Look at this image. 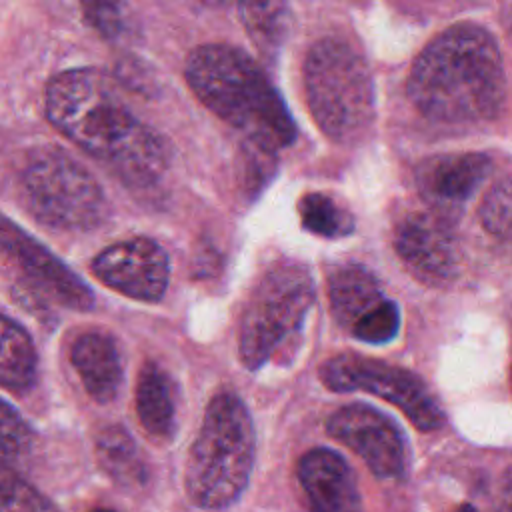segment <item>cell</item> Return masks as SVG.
<instances>
[{
	"mask_svg": "<svg viewBox=\"0 0 512 512\" xmlns=\"http://www.w3.org/2000/svg\"><path fill=\"white\" fill-rule=\"evenodd\" d=\"M96 458L100 468L122 486H140L146 480V466L132 436L122 426H106L96 436Z\"/></svg>",
	"mask_w": 512,
	"mask_h": 512,
	"instance_id": "cell-20",
	"label": "cell"
},
{
	"mask_svg": "<svg viewBox=\"0 0 512 512\" xmlns=\"http://www.w3.org/2000/svg\"><path fill=\"white\" fill-rule=\"evenodd\" d=\"M480 220L492 236H512V178L498 180L486 192L480 206Z\"/></svg>",
	"mask_w": 512,
	"mask_h": 512,
	"instance_id": "cell-24",
	"label": "cell"
},
{
	"mask_svg": "<svg viewBox=\"0 0 512 512\" xmlns=\"http://www.w3.org/2000/svg\"><path fill=\"white\" fill-rule=\"evenodd\" d=\"M492 162L480 152L444 154L428 158L418 168L422 196L440 210H454L464 204L488 178Z\"/></svg>",
	"mask_w": 512,
	"mask_h": 512,
	"instance_id": "cell-14",
	"label": "cell"
},
{
	"mask_svg": "<svg viewBox=\"0 0 512 512\" xmlns=\"http://www.w3.org/2000/svg\"><path fill=\"white\" fill-rule=\"evenodd\" d=\"M328 300L340 326L352 330L362 318L374 312L386 298L378 280L362 266L336 268L328 278Z\"/></svg>",
	"mask_w": 512,
	"mask_h": 512,
	"instance_id": "cell-16",
	"label": "cell"
},
{
	"mask_svg": "<svg viewBox=\"0 0 512 512\" xmlns=\"http://www.w3.org/2000/svg\"><path fill=\"white\" fill-rule=\"evenodd\" d=\"M406 90L412 104L432 120H492L506 102L498 44L476 24H454L418 54Z\"/></svg>",
	"mask_w": 512,
	"mask_h": 512,
	"instance_id": "cell-2",
	"label": "cell"
},
{
	"mask_svg": "<svg viewBox=\"0 0 512 512\" xmlns=\"http://www.w3.org/2000/svg\"><path fill=\"white\" fill-rule=\"evenodd\" d=\"M0 248L10 254L28 274V278L34 280L56 302L74 310H90L94 306V294L82 282V278L58 256H54L42 242L2 214Z\"/></svg>",
	"mask_w": 512,
	"mask_h": 512,
	"instance_id": "cell-11",
	"label": "cell"
},
{
	"mask_svg": "<svg viewBox=\"0 0 512 512\" xmlns=\"http://www.w3.org/2000/svg\"><path fill=\"white\" fill-rule=\"evenodd\" d=\"M186 80L196 98L248 140L278 150L296 138L294 120L262 68L240 48L206 44L186 62Z\"/></svg>",
	"mask_w": 512,
	"mask_h": 512,
	"instance_id": "cell-3",
	"label": "cell"
},
{
	"mask_svg": "<svg viewBox=\"0 0 512 512\" xmlns=\"http://www.w3.org/2000/svg\"><path fill=\"white\" fill-rule=\"evenodd\" d=\"M72 366L84 390L96 402L116 398L122 384V362L112 338L102 332H86L76 338L70 350Z\"/></svg>",
	"mask_w": 512,
	"mask_h": 512,
	"instance_id": "cell-15",
	"label": "cell"
},
{
	"mask_svg": "<svg viewBox=\"0 0 512 512\" xmlns=\"http://www.w3.org/2000/svg\"><path fill=\"white\" fill-rule=\"evenodd\" d=\"M20 190L30 214L52 228L90 230L108 216V202L96 178L58 148L40 150L30 158Z\"/></svg>",
	"mask_w": 512,
	"mask_h": 512,
	"instance_id": "cell-7",
	"label": "cell"
},
{
	"mask_svg": "<svg viewBox=\"0 0 512 512\" xmlns=\"http://www.w3.org/2000/svg\"><path fill=\"white\" fill-rule=\"evenodd\" d=\"M238 14L258 52L272 58L290 30L286 0H238Z\"/></svg>",
	"mask_w": 512,
	"mask_h": 512,
	"instance_id": "cell-19",
	"label": "cell"
},
{
	"mask_svg": "<svg viewBox=\"0 0 512 512\" xmlns=\"http://www.w3.org/2000/svg\"><path fill=\"white\" fill-rule=\"evenodd\" d=\"M200 2H204V4H208V6H220L224 0H200Z\"/></svg>",
	"mask_w": 512,
	"mask_h": 512,
	"instance_id": "cell-28",
	"label": "cell"
},
{
	"mask_svg": "<svg viewBox=\"0 0 512 512\" xmlns=\"http://www.w3.org/2000/svg\"><path fill=\"white\" fill-rule=\"evenodd\" d=\"M320 378L334 392L364 390L394 404L424 432L438 430L446 420L438 400L416 374L376 358L354 352L338 354L322 364Z\"/></svg>",
	"mask_w": 512,
	"mask_h": 512,
	"instance_id": "cell-8",
	"label": "cell"
},
{
	"mask_svg": "<svg viewBox=\"0 0 512 512\" xmlns=\"http://www.w3.org/2000/svg\"><path fill=\"white\" fill-rule=\"evenodd\" d=\"M84 20L102 38H118L124 30L126 8L124 0H80Z\"/></svg>",
	"mask_w": 512,
	"mask_h": 512,
	"instance_id": "cell-26",
	"label": "cell"
},
{
	"mask_svg": "<svg viewBox=\"0 0 512 512\" xmlns=\"http://www.w3.org/2000/svg\"><path fill=\"white\" fill-rule=\"evenodd\" d=\"M308 106L320 130L354 142L374 120V86L366 60L338 38L318 40L304 64Z\"/></svg>",
	"mask_w": 512,
	"mask_h": 512,
	"instance_id": "cell-5",
	"label": "cell"
},
{
	"mask_svg": "<svg viewBox=\"0 0 512 512\" xmlns=\"http://www.w3.org/2000/svg\"><path fill=\"white\" fill-rule=\"evenodd\" d=\"M400 328V312L392 300H384L374 312L362 318L350 332L368 344H384L390 342Z\"/></svg>",
	"mask_w": 512,
	"mask_h": 512,
	"instance_id": "cell-25",
	"label": "cell"
},
{
	"mask_svg": "<svg viewBox=\"0 0 512 512\" xmlns=\"http://www.w3.org/2000/svg\"><path fill=\"white\" fill-rule=\"evenodd\" d=\"M46 116L68 140L132 186H148L166 170L160 136L126 106L112 78L94 68L66 70L46 88Z\"/></svg>",
	"mask_w": 512,
	"mask_h": 512,
	"instance_id": "cell-1",
	"label": "cell"
},
{
	"mask_svg": "<svg viewBox=\"0 0 512 512\" xmlns=\"http://www.w3.org/2000/svg\"><path fill=\"white\" fill-rule=\"evenodd\" d=\"M456 512H476L472 506H462V508H458Z\"/></svg>",
	"mask_w": 512,
	"mask_h": 512,
	"instance_id": "cell-29",
	"label": "cell"
},
{
	"mask_svg": "<svg viewBox=\"0 0 512 512\" xmlns=\"http://www.w3.org/2000/svg\"><path fill=\"white\" fill-rule=\"evenodd\" d=\"M94 276L108 288L142 302H158L170 280V260L150 238H130L104 248L92 260Z\"/></svg>",
	"mask_w": 512,
	"mask_h": 512,
	"instance_id": "cell-9",
	"label": "cell"
},
{
	"mask_svg": "<svg viewBox=\"0 0 512 512\" xmlns=\"http://www.w3.org/2000/svg\"><path fill=\"white\" fill-rule=\"evenodd\" d=\"M32 430L8 402L0 400V474L14 472V464L30 450Z\"/></svg>",
	"mask_w": 512,
	"mask_h": 512,
	"instance_id": "cell-22",
	"label": "cell"
},
{
	"mask_svg": "<svg viewBox=\"0 0 512 512\" xmlns=\"http://www.w3.org/2000/svg\"><path fill=\"white\" fill-rule=\"evenodd\" d=\"M254 424L234 392L212 396L190 446L184 488L206 510L226 508L244 492L254 464Z\"/></svg>",
	"mask_w": 512,
	"mask_h": 512,
	"instance_id": "cell-4",
	"label": "cell"
},
{
	"mask_svg": "<svg viewBox=\"0 0 512 512\" xmlns=\"http://www.w3.org/2000/svg\"><path fill=\"white\" fill-rule=\"evenodd\" d=\"M326 430L356 452L378 478L404 474L408 460L404 438L378 410L366 404L342 406L328 418Z\"/></svg>",
	"mask_w": 512,
	"mask_h": 512,
	"instance_id": "cell-10",
	"label": "cell"
},
{
	"mask_svg": "<svg viewBox=\"0 0 512 512\" xmlns=\"http://www.w3.org/2000/svg\"><path fill=\"white\" fill-rule=\"evenodd\" d=\"M314 302V282L300 264L272 266L250 292L240 320L238 354L248 370L264 366L300 330Z\"/></svg>",
	"mask_w": 512,
	"mask_h": 512,
	"instance_id": "cell-6",
	"label": "cell"
},
{
	"mask_svg": "<svg viewBox=\"0 0 512 512\" xmlns=\"http://www.w3.org/2000/svg\"><path fill=\"white\" fill-rule=\"evenodd\" d=\"M494 512H512V466L498 480L494 494Z\"/></svg>",
	"mask_w": 512,
	"mask_h": 512,
	"instance_id": "cell-27",
	"label": "cell"
},
{
	"mask_svg": "<svg viewBox=\"0 0 512 512\" xmlns=\"http://www.w3.org/2000/svg\"><path fill=\"white\" fill-rule=\"evenodd\" d=\"M136 412L144 430L156 438H166L174 430V390L166 372L146 362L136 384Z\"/></svg>",
	"mask_w": 512,
	"mask_h": 512,
	"instance_id": "cell-17",
	"label": "cell"
},
{
	"mask_svg": "<svg viewBox=\"0 0 512 512\" xmlns=\"http://www.w3.org/2000/svg\"><path fill=\"white\" fill-rule=\"evenodd\" d=\"M298 480L312 512H362L356 478L334 450H308L298 462Z\"/></svg>",
	"mask_w": 512,
	"mask_h": 512,
	"instance_id": "cell-13",
	"label": "cell"
},
{
	"mask_svg": "<svg viewBox=\"0 0 512 512\" xmlns=\"http://www.w3.org/2000/svg\"><path fill=\"white\" fill-rule=\"evenodd\" d=\"M400 260L424 282L444 284L454 276L456 250L448 226L430 214H408L394 230Z\"/></svg>",
	"mask_w": 512,
	"mask_h": 512,
	"instance_id": "cell-12",
	"label": "cell"
},
{
	"mask_svg": "<svg viewBox=\"0 0 512 512\" xmlns=\"http://www.w3.org/2000/svg\"><path fill=\"white\" fill-rule=\"evenodd\" d=\"M0 512H60L52 500L14 472L0 474Z\"/></svg>",
	"mask_w": 512,
	"mask_h": 512,
	"instance_id": "cell-23",
	"label": "cell"
},
{
	"mask_svg": "<svg viewBox=\"0 0 512 512\" xmlns=\"http://www.w3.org/2000/svg\"><path fill=\"white\" fill-rule=\"evenodd\" d=\"M302 226L322 238H340L354 230V218L334 198L322 192H308L298 202Z\"/></svg>",
	"mask_w": 512,
	"mask_h": 512,
	"instance_id": "cell-21",
	"label": "cell"
},
{
	"mask_svg": "<svg viewBox=\"0 0 512 512\" xmlns=\"http://www.w3.org/2000/svg\"><path fill=\"white\" fill-rule=\"evenodd\" d=\"M38 354L30 334L8 316L0 314V386L26 390L34 384Z\"/></svg>",
	"mask_w": 512,
	"mask_h": 512,
	"instance_id": "cell-18",
	"label": "cell"
},
{
	"mask_svg": "<svg viewBox=\"0 0 512 512\" xmlns=\"http://www.w3.org/2000/svg\"><path fill=\"white\" fill-rule=\"evenodd\" d=\"M90 512H114V510H110V508H94Z\"/></svg>",
	"mask_w": 512,
	"mask_h": 512,
	"instance_id": "cell-30",
	"label": "cell"
}]
</instances>
